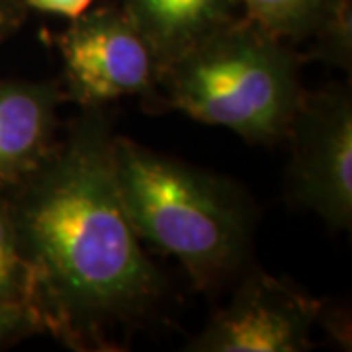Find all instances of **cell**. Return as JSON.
<instances>
[{"label":"cell","instance_id":"8fae6325","mask_svg":"<svg viewBox=\"0 0 352 352\" xmlns=\"http://www.w3.org/2000/svg\"><path fill=\"white\" fill-rule=\"evenodd\" d=\"M39 331L38 319L24 303L0 302V344Z\"/></svg>","mask_w":352,"mask_h":352},{"label":"cell","instance_id":"5b68a950","mask_svg":"<svg viewBox=\"0 0 352 352\" xmlns=\"http://www.w3.org/2000/svg\"><path fill=\"white\" fill-rule=\"evenodd\" d=\"M65 67L67 96L82 108L149 94L159 63L120 4L100 6L71 20L57 39Z\"/></svg>","mask_w":352,"mask_h":352},{"label":"cell","instance_id":"8992f818","mask_svg":"<svg viewBox=\"0 0 352 352\" xmlns=\"http://www.w3.org/2000/svg\"><path fill=\"white\" fill-rule=\"evenodd\" d=\"M323 303L261 270L249 272L231 302L190 342L196 352H302Z\"/></svg>","mask_w":352,"mask_h":352},{"label":"cell","instance_id":"7a4b0ae2","mask_svg":"<svg viewBox=\"0 0 352 352\" xmlns=\"http://www.w3.org/2000/svg\"><path fill=\"white\" fill-rule=\"evenodd\" d=\"M112 159L139 239L175 256L198 288H214L245 263L251 204L231 182L120 135Z\"/></svg>","mask_w":352,"mask_h":352},{"label":"cell","instance_id":"6da1fadb","mask_svg":"<svg viewBox=\"0 0 352 352\" xmlns=\"http://www.w3.org/2000/svg\"><path fill=\"white\" fill-rule=\"evenodd\" d=\"M100 108L53 143L8 200L39 329L76 351H110L163 289L116 182L112 133Z\"/></svg>","mask_w":352,"mask_h":352},{"label":"cell","instance_id":"277c9868","mask_svg":"<svg viewBox=\"0 0 352 352\" xmlns=\"http://www.w3.org/2000/svg\"><path fill=\"white\" fill-rule=\"evenodd\" d=\"M286 139L292 147L288 188L302 208L327 226L349 229L352 221V96L351 88L303 92Z\"/></svg>","mask_w":352,"mask_h":352},{"label":"cell","instance_id":"52a82bcc","mask_svg":"<svg viewBox=\"0 0 352 352\" xmlns=\"http://www.w3.org/2000/svg\"><path fill=\"white\" fill-rule=\"evenodd\" d=\"M55 82L0 80V186H14L38 166L55 143Z\"/></svg>","mask_w":352,"mask_h":352},{"label":"cell","instance_id":"ba28073f","mask_svg":"<svg viewBox=\"0 0 352 352\" xmlns=\"http://www.w3.org/2000/svg\"><path fill=\"white\" fill-rule=\"evenodd\" d=\"M241 16L284 43L314 41V57L351 69L352 0H237Z\"/></svg>","mask_w":352,"mask_h":352},{"label":"cell","instance_id":"4fadbf2b","mask_svg":"<svg viewBox=\"0 0 352 352\" xmlns=\"http://www.w3.org/2000/svg\"><path fill=\"white\" fill-rule=\"evenodd\" d=\"M24 12L25 6L20 0H0V41L20 25Z\"/></svg>","mask_w":352,"mask_h":352},{"label":"cell","instance_id":"9c48e42d","mask_svg":"<svg viewBox=\"0 0 352 352\" xmlns=\"http://www.w3.org/2000/svg\"><path fill=\"white\" fill-rule=\"evenodd\" d=\"M159 69L241 16L237 0H120Z\"/></svg>","mask_w":352,"mask_h":352},{"label":"cell","instance_id":"3957f363","mask_svg":"<svg viewBox=\"0 0 352 352\" xmlns=\"http://www.w3.org/2000/svg\"><path fill=\"white\" fill-rule=\"evenodd\" d=\"M166 106L249 143L286 139L303 98L300 57L239 16L159 69Z\"/></svg>","mask_w":352,"mask_h":352},{"label":"cell","instance_id":"7c38bea8","mask_svg":"<svg viewBox=\"0 0 352 352\" xmlns=\"http://www.w3.org/2000/svg\"><path fill=\"white\" fill-rule=\"evenodd\" d=\"M25 8H34L39 12L57 14L65 18H76L82 12H87L92 4V0H20Z\"/></svg>","mask_w":352,"mask_h":352},{"label":"cell","instance_id":"30bf717a","mask_svg":"<svg viewBox=\"0 0 352 352\" xmlns=\"http://www.w3.org/2000/svg\"><path fill=\"white\" fill-rule=\"evenodd\" d=\"M28 276L18 247L10 204L0 196V302L24 303Z\"/></svg>","mask_w":352,"mask_h":352}]
</instances>
